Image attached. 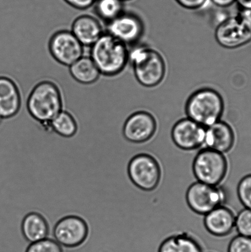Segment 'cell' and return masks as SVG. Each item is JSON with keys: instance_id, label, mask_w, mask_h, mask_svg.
I'll return each mask as SVG.
<instances>
[{"instance_id": "cell-1", "label": "cell", "mask_w": 251, "mask_h": 252, "mask_svg": "<svg viewBox=\"0 0 251 252\" xmlns=\"http://www.w3.org/2000/svg\"><path fill=\"white\" fill-rule=\"evenodd\" d=\"M129 49L107 32L91 46L90 58L101 75L113 77L121 73L129 63Z\"/></svg>"}, {"instance_id": "cell-2", "label": "cell", "mask_w": 251, "mask_h": 252, "mask_svg": "<svg viewBox=\"0 0 251 252\" xmlns=\"http://www.w3.org/2000/svg\"><path fill=\"white\" fill-rule=\"evenodd\" d=\"M29 117L41 124H48L63 109V97L54 81L43 80L29 93L27 102Z\"/></svg>"}, {"instance_id": "cell-3", "label": "cell", "mask_w": 251, "mask_h": 252, "mask_svg": "<svg viewBox=\"0 0 251 252\" xmlns=\"http://www.w3.org/2000/svg\"><path fill=\"white\" fill-rule=\"evenodd\" d=\"M129 63L139 85L154 88L161 84L166 75V63L163 56L147 45L134 47L129 52Z\"/></svg>"}, {"instance_id": "cell-4", "label": "cell", "mask_w": 251, "mask_h": 252, "mask_svg": "<svg viewBox=\"0 0 251 252\" xmlns=\"http://www.w3.org/2000/svg\"><path fill=\"white\" fill-rule=\"evenodd\" d=\"M224 111V102L217 91L211 88L200 89L187 100L186 117L207 127L221 120Z\"/></svg>"}, {"instance_id": "cell-5", "label": "cell", "mask_w": 251, "mask_h": 252, "mask_svg": "<svg viewBox=\"0 0 251 252\" xmlns=\"http://www.w3.org/2000/svg\"><path fill=\"white\" fill-rule=\"evenodd\" d=\"M193 168L196 181L220 186L228 174V158L215 150L201 148L194 159Z\"/></svg>"}, {"instance_id": "cell-6", "label": "cell", "mask_w": 251, "mask_h": 252, "mask_svg": "<svg viewBox=\"0 0 251 252\" xmlns=\"http://www.w3.org/2000/svg\"><path fill=\"white\" fill-rule=\"evenodd\" d=\"M186 200L195 213L205 216L216 207L227 206L228 196L222 185L215 187L196 181L189 188Z\"/></svg>"}, {"instance_id": "cell-7", "label": "cell", "mask_w": 251, "mask_h": 252, "mask_svg": "<svg viewBox=\"0 0 251 252\" xmlns=\"http://www.w3.org/2000/svg\"><path fill=\"white\" fill-rule=\"evenodd\" d=\"M215 39L223 48L234 49L250 43L251 24L239 12L223 20L215 30Z\"/></svg>"}, {"instance_id": "cell-8", "label": "cell", "mask_w": 251, "mask_h": 252, "mask_svg": "<svg viewBox=\"0 0 251 252\" xmlns=\"http://www.w3.org/2000/svg\"><path fill=\"white\" fill-rule=\"evenodd\" d=\"M51 55L61 65L70 66L84 56V46L67 30L54 33L49 41Z\"/></svg>"}, {"instance_id": "cell-9", "label": "cell", "mask_w": 251, "mask_h": 252, "mask_svg": "<svg viewBox=\"0 0 251 252\" xmlns=\"http://www.w3.org/2000/svg\"><path fill=\"white\" fill-rule=\"evenodd\" d=\"M132 181L145 191L156 189L161 182V167L157 160L148 155H139L133 158L129 166Z\"/></svg>"}, {"instance_id": "cell-10", "label": "cell", "mask_w": 251, "mask_h": 252, "mask_svg": "<svg viewBox=\"0 0 251 252\" xmlns=\"http://www.w3.org/2000/svg\"><path fill=\"white\" fill-rule=\"evenodd\" d=\"M144 31V24L141 19L132 12L124 11L117 18L107 24L105 32L129 46L137 43L143 35Z\"/></svg>"}, {"instance_id": "cell-11", "label": "cell", "mask_w": 251, "mask_h": 252, "mask_svg": "<svg viewBox=\"0 0 251 252\" xmlns=\"http://www.w3.org/2000/svg\"><path fill=\"white\" fill-rule=\"evenodd\" d=\"M206 127L188 117L180 118L171 129L172 139L180 149H200L205 142Z\"/></svg>"}, {"instance_id": "cell-12", "label": "cell", "mask_w": 251, "mask_h": 252, "mask_svg": "<svg viewBox=\"0 0 251 252\" xmlns=\"http://www.w3.org/2000/svg\"><path fill=\"white\" fill-rule=\"evenodd\" d=\"M158 122L157 118L146 111H137L125 120L123 133L130 142L141 143L147 142L156 133Z\"/></svg>"}, {"instance_id": "cell-13", "label": "cell", "mask_w": 251, "mask_h": 252, "mask_svg": "<svg viewBox=\"0 0 251 252\" xmlns=\"http://www.w3.org/2000/svg\"><path fill=\"white\" fill-rule=\"evenodd\" d=\"M87 229L78 217H68L58 222L54 229V240L62 248H77L85 241Z\"/></svg>"}, {"instance_id": "cell-14", "label": "cell", "mask_w": 251, "mask_h": 252, "mask_svg": "<svg viewBox=\"0 0 251 252\" xmlns=\"http://www.w3.org/2000/svg\"><path fill=\"white\" fill-rule=\"evenodd\" d=\"M236 133L229 123L222 120L206 127L203 148H209L227 155L234 147Z\"/></svg>"}, {"instance_id": "cell-15", "label": "cell", "mask_w": 251, "mask_h": 252, "mask_svg": "<svg viewBox=\"0 0 251 252\" xmlns=\"http://www.w3.org/2000/svg\"><path fill=\"white\" fill-rule=\"evenodd\" d=\"M235 212L226 206L214 209L204 217V224L209 233L219 238L231 235L235 231Z\"/></svg>"}, {"instance_id": "cell-16", "label": "cell", "mask_w": 251, "mask_h": 252, "mask_svg": "<svg viewBox=\"0 0 251 252\" xmlns=\"http://www.w3.org/2000/svg\"><path fill=\"white\" fill-rule=\"evenodd\" d=\"M21 106V94L16 82L7 76H0V117L2 120L17 117Z\"/></svg>"}, {"instance_id": "cell-17", "label": "cell", "mask_w": 251, "mask_h": 252, "mask_svg": "<svg viewBox=\"0 0 251 252\" xmlns=\"http://www.w3.org/2000/svg\"><path fill=\"white\" fill-rule=\"evenodd\" d=\"M72 32L84 46H92L105 33L97 18L88 14L76 17L71 26Z\"/></svg>"}, {"instance_id": "cell-18", "label": "cell", "mask_w": 251, "mask_h": 252, "mask_svg": "<svg viewBox=\"0 0 251 252\" xmlns=\"http://www.w3.org/2000/svg\"><path fill=\"white\" fill-rule=\"evenodd\" d=\"M70 75L78 83L84 85L97 82L101 74L90 56H83L69 66Z\"/></svg>"}, {"instance_id": "cell-19", "label": "cell", "mask_w": 251, "mask_h": 252, "mask_svg": "<svg viewBox=\"0 0 251 252\" xmlns=\"http://www.w3.org/2000/svg\"><path fill=\"white\" fill-rule=\"evenodd\" d=\"M157 252H204L195 238L188 234H175L162 242Z\"/></svg>"}, {"instance_id": "cell-20", "label": "cell", "mask_w": 251, "mask_h": 252, "mask_svg": "<svg viewBox=\"0 0 251 252\" xmlns=\"http://www.w3.org/2000/svg\"><path fill=\"white\" fill-rule=\"evenodd\" d=\"M22 230L25 238L29 243L48 238V227L44 219L37 214H30L25 218Z\"/></svg>"}, {"instance_id": "cell-21", "label": "cell", "mask_w": 251, "mask_h": 252, "mask_svg": "<svg viewBox=\"0 0 251 252\" xmlns=\"http://www.w3.org/2000/svg\"><path fill=\"white\" fill-rule=\"evenodd\" d=\"M124 2L122 0H95L94 11L98 18L107 24L125 11Z\"/></svg>"}, {"instance_id": "cell-22", "label": "cell", "mask_w": 251, "mask_h": 252, "mask_svg": "<svg viewBox=\"0 0 251 252\" xmlns=\"http://www.w3.org/2000/svg\"><path fill=\"white\" fill-rule=\"evenodd\" d=\"M51 126L56 132L64 137H71L77 130L75 115L65 110L61 111L52 120Z\"/></svg>"}, {"instance_id": "cell-23", "label": "cell", "mask_w": 251, "mask_h": 252, "mask_svg": "<svg viewBox=\"0 0 251 252\" xmlns=\"http://www.w3.org/2000/svg\"><path fill=\"white\" fill-rule=\"evenodd\" d=\"M235 230L239 235L251 238V210L243 208L236 214Z\"/></svg>"}, {"instance_id": "cell-24", "label": "cell", "mask_w": 251, "mask_h": 252, "mask_svg": "<svg viewBox=\"0 0 251 252\" xmlns=\"http://www.w3.org/2000/svg\"><path fill=\"white\" fill-rule=\"evenodd\" d=\"M237 195L240 204L251 210V174L245 175L238 182Z\"/></svg>"}, {"instance_id": "cell-25", "label": "cell", "mask_w": 251, "mask_h": 252, "mask_svg": "<svg viewBox=\"0 0 251 252\" xmlns=\"http://www.w3.org/2000/svg\"><path fill=\"white\" fill-rule=\"evenodd\" d=\"M26 252H63L62 247L56 241L46 238L29 244Z\"/></svg>"}, {"instance_id": "cell-26", "label": "cell", "mask_w": 251, "mask_h": 252, "mask_svg": "<svg viewBox=\"0 0 251 252\" xmlns=\"http://www.w3.org/2000/svg\"><path fill=\"white\" fill-rule=\"evenodd\" d=\"M227 252H251V238L236 234L231 239Z\"/></svg>"}, {"instance_id": "cell-27", "label": "cell", "mask_w": 251, "mask_h": 252, "mask_svg": "<svg viewBox=\"0 0 251 252\" xmlns=\"http://www.w3.org/2000/svg\"><path fill=\"white\" fill-rule=\"evenodd\" d=\"M181 7L189 10H197L205 6L208 0H175Z\"/></svg>"}, {"instance_id": "cell-28", "label": "cell", "mask_w": 251, "mask_h": 252, "mask_svg": "<svg viewBox=\"0 0 251 252\" xmlns=\"http://www.w3.org/2000/svg\"><path fill=\"white\" fill-rule=\"evenodd\" d=\"M64 1L74 8L85 10L93 6L95 0H64Z\"/></svg>"}, {"instance_id": "cell-29", "label": "cell", "mask_w": 251, "mask_h": 252, "mask_svg": "<svg viewBox=\"0 0 251 252\" xmlns=\"http://www.w3.org/2000/svg\"><path fill=\"white\" fill-rule=\"evenodd\" d=\"M216 6L221 8H227L232 6L235 2V0H210Z\"/></svg>"}, {"instance_id": "cell-30", "label": "cell", "mask_w": 251, "mask_h": 252, "mask_svg": "<svg viewBox=\"0 0 251 252\" xmlns=\"http://www.w3.org/2000/svg\"><path fill=\"white\" fill-rule=\"evenodd\" d=\"M240 11L251 9V0H235Z\"/></svg>"}, {"instance_id": "cell-31", "label": "cell", "mask_w": 251, "mask_h": 252, "mask_svg": "<svg viewBox=\"0 0 251 252\" xmlns=\"http://www.w3.org/2000/svg\"><path fill=\"white\" fill-rule=\"evenodd\" d=\"M240 13L251 24V9L240 11Z\"/></svg>"}, {"instance_id": "cell-32", "label": "cell", "mask_w": 251, "mask_h": 252, "mask_svg": "<svg viewBox=\"0 0 251 252\" xmlns=\"http://www.w3.org/2000/svg\"><path fill=\"white\" fill-rule=\"evenodd\" d=\"M2 121V119L1 117H0V124H1Z\"/></svg>"}, {"instance_id": "cell-33", "label": "cell", "mask_w": 251, "mask_h": 252, "mask_svg": "<svg viewBox=\"0 0 251 252\" xmlns=\"http://www.w3.org/2000/svg\"><path fill=\"white\" fill-rule=\"evenodd\" d=\"M122 1L123 2H125V1H131V0H122Z\"/></svg>"}, {"instance_id": "cell-34", "label": "cell", "mask_w": 251, "mask_h": 252, "mask_svg": "<svg viewBox=\"0 0 251 252\" xmlns=\"http://www.w3.org/2000/svg\"></svg>"}]
</instances>
